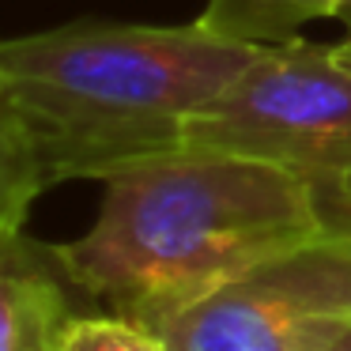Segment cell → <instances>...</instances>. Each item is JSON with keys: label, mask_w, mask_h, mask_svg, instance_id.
Masks as SVG:
<instances>
[{"label": "cell", "mask_w": 351, "mask_h": 351, "mask_svg": "<svg viewBox=\"0 0 351 351\" xmlns=\"http://www.w3.org/2000/svg\"><path fill=\"white\" fill-rule=\"evenodd\" d=\"M102 185L87 234L49 250L76 291L147 328L336 223L313 182L212 147L136 162Z\"/></svg>", "instance_id": "1"}, {"label": "cell", "mask_w": 351, "mask_h": 351, "mask_svg": "<svg viewBox=\"0 0 351 351\" xmlns=\"http://www.w3.org/2000/svg\"><path fill=\"white\" fill-rule=\"evenodd\" d=\"M261 46L200 23H80L0 42V72L46 185L182 152L189 121Z\"/></svg>", "instance_id": "2"}, {"label": "cell", "mask_w": 351, "mask_h": 351, "mask_svg": "<svg viewBox=\"0 0 351 351\" xmlns=\"http://www.w3.org/2000/svg\"><path fill=\"white\" fill-rule=\"evenodd\" d=\"M185 147L283 167L321 193L351 178V64L340 46H261L189 121Z\"/></svg>", "instance_id": "3"}, {"label": "cell", "mask_w": 351, "mask_h": 351, "mask_svg": "<svg viewBox=\"0 0 351 351\" xmlns=\"http://www.w3.org/2000/svg\"><path fill=\"white\" fill-rule=\"evenodd\" d=\"M351 325V219L257 261L155 332L170 351H325Z\"/></svg>", "instance_id": "4"}, {"label": "cell", "mask_w": 351, "mask_h": 351, "mask_svg": "<svg viewBox=\"0 0 351 351\" xmlns=\"http://www.w3.org/2000/svg\"><path fill=\"white\" fill-rule=\"evenodd\" d=\"M72 283L53 250L23 230H0V351H49L72 317Z\"/></svg>", "instance_id": "5"}, {"label": "cell", "mask_w": 351, "mask_h": 351, "mask_svg": "<svg viewBox=\"0 0 351 351\" xmlns=\"http://www.w3.org/2000/svg\"><path fill=\"white\" fill-rule=\"evenodd\" d=\"M340 16L336 0H208L197 19L204 31L242 46H280L313 19Z\"/></svg>", "instance_id": "6"}, {"label": "cell", "mask_w": 351, "mask_h": 351, "mask_svg": "<svg viewBox=\"0 0 351 351\" xmlns=\"http://www.w3.org/2000/svg\"><path fill=\"white\" fill-rule=\"evenodd\" d=\"M46 189L49 185L0 72V230H23L31 204Z\"/></svg>", "instance_id": "7"}, {"label": "cell", "mask_w": 351, "mask_h": 351, "mask_svg": "<svg viewBox=\"0 0 351 351\" xmlns=\"http://www.w3.org/2000/svg\"><path fill=\"white\" fill-rule=\"evenodd\" d=\"M49 351H170L155 328L121 313H72Z\"/></svg>", "instance_id": "8"}, {"label": "cell", "mask_w": 351, "mask_h": 351, "mask_svg": "<svg viewBox=\"0 0 351 351\" xmlns=\"http://www.w3.org/2000/svg\"><path fill=\"white\" fill-rule=\"evenodd\" d=\"M325 204L332 212V219H351V178H343L336 189L325 193Z\"/></svg>", "instance_id": "9"}, {"label": "cell", "mask_w": 351, "mask_h": 351, "mask_svg": "<svg viewBox=\"0 0 351 351\" xmlns=\"http://www.w3.org/2000/svg\"><path fill=\"white\" fill-rule=\"evenodd\" d=\"M325 351H351V325L348 328H343V332L340 336H336V340L332 343H328V348Z\"/></svg>", "instance_id": "10"}, {"label": "cell", "mask_w": 351, "mask_h": 351, "mask_svg": "<svg viewBox=\"0 0 351 351\" xmlns=\"http://www.w3.org/2000/svg\"><path fill=\"white\" fill-rule=\"evenodd\" d=\"M336 8H340V19L351 23V0H336Z\"/></svg>", "instance_id": "11"}, {"label": "cell", "mask_w": 351, "mask_h": 351, "mask_svg": "<svg viewBox=\"0 0 351 351\" xmlns=\"http://www.w3.org/2000/svg\"><path fill=\"white\" fill-rule=\"evenodd\" d=\"M336 46H340V53H343V61H348V64H351V34H348V38H343V42H336Z\"/></svg>", "instance_id": "12"}]
</instances>
